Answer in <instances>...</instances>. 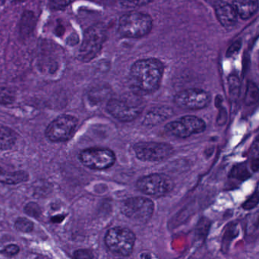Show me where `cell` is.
I'll return each instance as SVG.
<instances>
[{"instance_id":"6da1fadb","label":"cell","mask_w":259,"mask_h":259,"mask_svg":"<svg viewBox=\"0 0 259 259\" xmlns=\"http://www.w3.org/2000/svg\"><path fill=\"white\" fill-rule=\"evenodd\" d=\"M163 71L164 66L157 59L138 60L130 69V82L140 93H154L160 87Z\"/></svg>"},{"instance_id":"7a4b0ae2","label":"cell","mask_w":259,"mask_h":259,"mask_svg":"<svg viewBox=\"0 0 259 259\" xmlns=\"http://www.w3.org/2000/svg\"><path fill=\"white\" fill-rule=\"evenodd\" d=\"M153 20L147 13L130 12L121 16L118 31L122 37L139 38L149 34L152 29Z\"/></svg>"},{"instance_id":"3957f363","label":"cell","mask_w":259,"mask_h":259,"mask_svg":"<svg viewBox=\"0 0 259 259\" xmlns=\"http://www.w3.org/2000/svg\"><path fill=\"white\" fill-rule=\"evenodd\" d=\"M106 37L107 31L101 24H97L88 28L78 51L79 60L87 63L95 59L102 49Z\"/></svg>"},{"instance_id":"277c9868","label":"cell","mask_w":259,"mask_h":259,"mask_svg":"<svg viewBox=\"0 0 259 259\" xmlns=\"http://www.w3.org/2000/svg\"><path fill=\"white\" fill-rule=\"evenodd\" d=\"M107 248L115 254L128 256L133 252L136 242V235L130 229L113 227L107 231L105 236Z\"/></svg>"},{"instance_id":"5b68a950","label":"cell","mask_w":259,"mask_h":259,"mask_svg":"<svg viewBox=\"0 0 259 259\" xmlns=\"http://www.w3.org/2000/svg\"><path fill=\"white\" fill-rule=\"evenodd\" d=\"M138 189L150 196L160 198L171 192L174 188L172 179L163 174H153L141 177L138 180Z\"/></svg>"},{"instance_id":"8992f818","label":"cell","mask_w":259,"mask_h":259,"mask_svg":"<svg viewBox=\"0 0 259 259\" xmlns=\"http://www.w3.org/2000/svg\"><path fill=\"white\" fill-rule=\"evenodd\" d=\"M154 204L143 197H134L125 200L121 205V212L127 218L138 222L145 223L152 217Z\"/></svg>"},{"instance_id":"52a82bcc","label":"cell","mask_w":259,"mask_h":259,"mask_svg":"<svg viewBox=\"0 0 259 259\" xmlns=\"http://www.w3.org/2000/svg\"><path fill=\"white\" fill-rule=\"evenodd\" d=\"M78 157L86 167L96 170L108 169L116 162L114 152L107 148H88L81 151Z\"/></svg>"},{"instance_id":"ba28073f","label":"cell","mask_w":259,"mask_h":259,"mask_svg":"<svg viewBox=\"0 0 259 259\" xmlns=\"http://www.w3.org/2000/svg\"><path fill=\"white\" fill-rule=\"evenodd\" d=\"M136 157L143 161L156 162L166 160L174 154V148L163 142H143L135 144Z\"/></svg>"},{"instance_id":"9c48e42d","label":"cell","mask_w":259,"mask_h":259,"mask_svg":"<svg viewBox=\"0 0 259 259\" xmlns=\"http://www.w3.org/2000/svg\"><path fill=\"white\" fill-rule=\"evenodd\" d=\"M78 122L75 116L60 115L47 127L45 136L53 142H66L73 134Z\"/></svg>"},{"instance_id":"30bf717a","label":"cell","mask_w":259,"mask_h":259,"mask_svg":"<svg viewBox=\"0 0 259 259\" xmlns=\"http://www.w3.org/2000/svg\"><path fill=\"white\" fill-rule=\"evenodd\" d=\"M166 131L177 138L189 137L193 134H198L205 130V122L195 116H185L166 124Z\"/></svg>"},{"instance_id":"8fae6325","label":"cell","mask_w":259,"mask_h":259,"mask_svg":"<svg viewBox=\"0 0 259 259\" xmlns=\"http://www.w3.org/2000/svg\"><path fill=\"white\" fill-rule=\"evenodd\" d=\"M210 95L200 89H189L179 92L174 97V103L180 108L186 110H201L208 105Z\"/></svg>"},{"instance_id":"7c38bea8","label":"cell","mask_w":259,"mask_h":259,"mask_svg":"<svg viewBox=\"0 0 259 259\" xmlns=\"http://www.w3.org/2000/svg\"><path fill=\"white\" fill-rule=\"evenodd\" d=\"M107 110L110 115L121 122H131L142 111L140 105L119 98L110 99L107 103Z\"/></svg>"},{"instance_id":"4fadbf2b","label":"cell","mask_w":259,"mask_h":259,"mask_svg":"<svg viewBox=\"0 0 259 259\" xmlns=\"http://www.w3.org/2000/svg\"><path fill=\"white\" fill-rule=\"evenodd\" d=\"M215 13L218 20L226 29H233L237 24L238 15L231 4L219 3L215 7Z\"/></svg>"},{"instance_id":"5bb4252c","label":"cell","mask_w":259,"mask_h":259,"mask_svg":"<svg viewBox=\"0 0 259 259\" xmlns=\"http://www.w3.org/2000/svg\"><path fill=\"white\" fill-rule=\"evenodd\" d=\"M172 110L168 107H156L147 113L144 118L143 125L147 126H154L157 124L164 122L172 116Z\"/></svg>"},{"instance_id":"9a60e30c","label":"cell","mask_w":259,"mask_h":259,"mask_svg":"<svg viewBox=\"0 0 259 259\" xmlns=\"http://www.w3.org/2000/svg\"><path fill=\"white\" fill-rule=\"evenodd\" d=\"M231 5L236 10L238 16L242 19H248L252 17L259 8L257 1H233Z\"/></svg>"},{"instance_id":"2e32d148","label":"cell","mask_w":259,"mask_h":259,"mask_svg":"<svg viewBox=\"0 0 259 259\" xmlns=\"http://www.w3.org/2000/svg\"><path fill=\"white\" fill-rule=\"evenodd\" d=\"M17 136L16 133L9 127L2 125L1 127V149L8 150L14 145Z\"/></svg>"},{"instance_id":"e0dca14e","label":"cell","mask_w":259,"mask_h":259,"mask_svg":"<svg viewBox=\"0 0 259 259\" xmlns=\"http://www.w3.org/2000/svg\"><path fill=\"white\" fill-rule=\"evenodd\" d=\"M28 175L26 172L19 171V172L7 174L5 177L3 176L2 183H5L7 184H17V183L26 181V180H28Z\"/></svg>"},{"instance_id":"ac0fdd59","label":"cell","mask_w":259,"mask_h":259,"mask_svg":"<svg viewBox=\"0 0 259 259\" xmlns=\"http://www.w3.org/2000/svg\"><path fill=\"white\" fill-rule=\"evenodd\" d=\"M15 227L16 230L25 233H31L34 230V224L32 221L25 218H19L16 220Z\"/></svg>"},{"instance_id":"d6986e66","label":"cell","mask_w":259,"mask_h":259,"mask_svg":"<svg viewBox=\"0 0 259 259\" xmlns=\"http://www.w3.org/2000/svg\"><path fill=\"white\" fill-rule=\"evenodd\" d=\"M19 251H20V248H19V245L11 244V245H8L4 247L1 251L4 255L13 257V256L19 254Z\"/></svg>"},{"instance_id":"ffe728a7","label":"cell","mask_w":259,"mask_h":259,"mask_svg":"<svg viewBox=\"0 0 259 259\" xmlns=\"http://www.w3.org/2000/svg\"><path fill=\"white\" fill-rule=\"evenodd\" d=\"M75 259H93V253L91 250L82 248L78 249L74 252Z\"/></svg>"},{"instance_id":"44dd1931","label":"cell","mask_w":259,"mask_h":259,"mask_svg":"<svg viewBox=\"0 0 259 259\" xmlns=\"http://www.w3.org/2000/svg\"><path fill=\"white\" fill-rule=\"evenodd\" d=\"M151 1H136V2H120L119 4L125 8H133V7H142L143 5L151 4Z\"/></svg>"},{"instance_id":"7402d4cb","label":"cell","mask_w":259,"mask_h":259,"mask_svg":"<svg viewBox=\"0 0 259 259\" xmlns=\"http://www.w3.org/2000/svg\"><path fill=\"white\" fill-rule=\"evenodd\" d=\"M241 46H242L241 40H236V41H235L234 43L228 48V50H227V57H232V56L234 55V54H237L239 50H240Z\"/></svg>"},{"instance_id":"603a6c76","label":"cell","mask_w":259,"mask_h":259,"mask_svg":"<svg viewBox=\"0 0 259 259\" xmlns=\"http://www.w3.org/2000/svg\"><path fill=\"white\" fill-rule=\"evenodd\" d=\"M25 211L29 215H34L33 212H34L36 217L40 214V209L39 206L37 205V204H35V203H29V204L25 207Z\"/></svg>"},{"instance_id":"cb8c5ba5","label":"cell","mask_w":259,"mask_h":259,"mask_svg":"<svg viewBox=\"0 0 259 259\" xmlns=\"http://www.w3.org/2000/svg\"><path fill=\"white\" fill-rule=\"evenodd\" d=\"M72 2H68V1H57V2H50L49 7L54 10H64Z\"/></svg>"},{"instance_id":"d4e9b609","label":"cell","mask_w":259,"mask_h":259,"mask_svg":"<svg viewBox=\"0 0 259 259\" xmlns=\"http://www.w3.org/2000/svg\"><path fill=\"white\" fill-rule=\"evenodd\" d=\"M257 90L256 89L255 86L254 84H250L248 86V91H247V101H249V102H251V100L253 98H255L254 97H257Z\"/></svg>"}]
</instances>
